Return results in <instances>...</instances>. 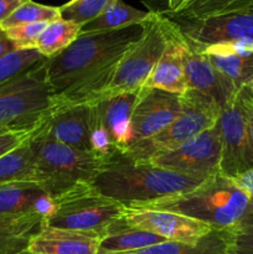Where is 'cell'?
<instances>
[{
  "label": "cell",
  "instance_id": "8992f818",
  "mask_svg": "<svg viewBox=\"0 0 253 254\" xmlns=\"http://www.w3.org/2000/svg\"><path fill=\"white\" fill-rule=\"evenodd\" d=\"M221 107L210 97L195 89L181 94V113L173 123L160 133L134 143L122 155L134 161H148L174 150L215 126L221 113Z\"/></svg>",
  "mask_w": 253,
  "mask_h": 254
},
{
  "label": "cell",
  "instance_id": "4316f807",
  "mask_svg": "<svg viewBox=\"0 0 253 254\" xmlns=\"http://www.w3.org/2000/svg\"><path fill=\"white\" fill-rule=\"evenodd\" d=\"M59 19H61L60 6H49L26 0L0 24V29L6 30L16 25L32 22H52Z\"/></svg>",
  "mask_w": 253,
  "mask_h": 254
},
{
  "label": "cell",
  "instance_id": "4dcf8cb0",
  "mask_svg": "<svg viewBox=\"0 0 253 254\" xmlns=\"http://www.w3.org/2000/svg\"><path fill=\"white\" fill-rule=\"evenodd\" d=\"M49 24L50 22H32V24L16 25L4 31L6 32L7 37L14 42L17 50L35 49L37 39Z\"/></svg>",
  "mask_w": 253,
  "mask_h": 254
},
{
  "label": "cell",
  "instance_id": "d590c367",
  "mask_svg": "<svg viewBox=\"0 0 253 254\" xmlns=\"http://www.w3.org/2000/svg\"><path fill=\"white\" fill-rule=\"evenodd\" d=\"M16 46L14 45V42L7 37L6 32L2 29H0V59L4 57L5 55L10 54V52L15 51Z\"/></svg>",
  "mask_w": 253,
  "mask_h": 254
},
{
  "label": "cell",
  "instance_id": "ac0fdd59",
  "mask_svg": "<svg viewBox=\"0 0 253 254\" xmlns=\"http://www.w3.org/2000/svg\"><path fill=\"white\" fill-rule=\"evenodd\" d=\"M52 203L54 197L37 181H17L0 186V217L45 220L51 212Z\"/></svg>",
  "mask_w": 253,
  "mask_h": 254
},
{
  "label": "cell",
  "instance_id": "277c9868",
  "mask_svg": "<svg viewBox=\"0 0 253 254\" xmlns=\"http://www.w3.org/2000/svg\"><path fill=\"white\" fill-rule=\"evenodd\" d=\"M44 124V123H42ZM36 181L55 197L83 183H92L109 163L93 151H83L50 138L41 127L31 138Z\"/></svg>",
  "mask_w": 253,
  "mask_h": 254
},
{
  "label": "cell",
  "instance_id": "52a82bcc",
  "mask_svg": "<svg viewBox=\"0 0 253 254\" xmlns=\"http://www.w3.org/2000/svg\"><path fill=\"white\" fill-rule=\"evenodd\" d=\"M123 211V203L104 196L91 183H83L55 196L51 212L41 226L104 236Z\"/></svg>",
  "mask_w": 253,
  "mask_h": 254
},
{
  "label": "cell",
  "instance_id": "44dd1931",
  "mask_svg": "<svg viewBox=\"0 0 253 254\" xmlns=\"http://www.w3.org/2000/svg\"><path fill=\"white\" fill-rule=\"evenodd\" d=\"M166 242L164 237H160L146 231L133 230L123 227L113 222L106 231L99 243L98 253H128L143 250L158 243Z\"/></svg>",
  "mask_w": 253,
  "mask_h": 254
},
{
  "label": "cell",
  "instance_id": "603a6c76",
  "mask_svg": "<svg viewBox=\"0 0 253 254\" xmlns=\"http://www.w3.org/2000/svg\"><path fill=\"white\" fill-rule=\"evenodd\" d=\"M17 181H36L31 139L0 158V186Z\"/></svg>",
  "mask_w": 253,
  "mask_h": 254
},
{
  "label": "cell",
  "instance_id": "4fadbf2b",
  "mask_svg": "<svg viewBox=\"0 0 253 254\" xmlns=\"http://www.w3.org/2000/svg\"><path fill=\"white\" fill-rule=\"evenodd\" d=\"M116 223L123 227L154 233L166 241L186 245H197L215 231L206 223L179 213L131 206H124L123 215Z\"/></svg>",
  "mask_w": 253,
  "mask_h": 254
},
{
  "label": "cell",
  "instance_id": "7402d4cb",
  "mask_svg": "<svg viewBox=\"0 0 253 254\" xmlns=\"http://www.w3.org/2000/svg\"><path fill=\"white\" fill-rule=\"evenodd\" d=\"M227 231H212L197 245L166 241L134 252L112 254H227Z\"/></svg>",
  "mask_w": 253,
  "mask_h": 254
},
{
  "label": "cell",
  "instance_id": "3957f363",
  "mask_svg": "<svg viewBox=\"0 0 253 254\" xmlns=\"http://www.w3.org/2000/svg\"><path fill=\"white\" fill-rule=\"evenodd\" d=\"M144 30L145 21L109 31L79 34L64 51L47 59V82L52 93H60L88 72L122 56L141 39Z\"/></svg>",
  "mask_w": 253,
  "mask_h": 254
},
{
  "label": "cell",
  "instance_id": "d6986e66",
  "mask_svg": "<svg viewBox=\"0 0 253 254\" xmlns=\"http://www.w3.org/2000/svg\"><path fill=\"white\" fill-rule=\"evenodd\" d=\"M103 236L94 232L41 226L26 242L27 251L40 254H98Z\"/></svg>",
  "mask_w": 253,
  "mask_h": 254
},
{
  "label": "cell",
  "instance_id": "5bb4252c",
  "mask_svg": "<svg viewBox=\"0 0 253 254\" xmlns=\"http://www.w3.org/2000/svg\"><path fill=\"white\" fill-rule=\"evenodd\" d=\"M144 89L131 114L129 145L160 133L181 113V96L156 88Z\"/></svg>",
  "mask_w": 253,
  "mask_h": 254
},
{
  "label": "cell",
  "instance_id": "7a4b0ae2",
  "mask_svg": "<svg viewBox=\"0 0 253 254\" xmlns=\"http://www.w3.org/2000/svg\"><path fill=\"white\" fill-rule=\"evenodd\" d=\"M205 179L165 170L146 161L116 156L91 184L107 197L129 206L188 192Z\"/></svg>",
  "mask_w": 253,
  "mask_h": 254
},
{
  "label": "cell",
  "instance_id": "484cf974",
  "mask_svg": "<svg viewBox=\"0 0 253 254\" xmlns=\"http://www.w3.org/2000/svg\"><path fill=\"white\" fill-rule=\"evenodd\" d=\"M253 6V0H188L178 11L170 12L181 17L201 19V17L213 16V15L226 14V12L238 11Z\"/></svg>",
  "mask_w": 253,
  "mask_h": 254
},
{
  "label": "cell",
  "instance_id": "1f68e13d",
  "mask_svg": "<svg viewBox=\"0 0 253 254\" xmlns=\"http://www.w3.org/2000/svg\"><path fill=\"white\" fill-rule=\"evenodd\" d=\"M39 128L24 129V130H11L0 134V158L4 156L5 154L12 151L14 149L19 148L24 143H26L29 139L34 136V134L36 133Z\"/></svg>",
  "mask_w": 253,
  "mask_h": 254
},
{
  "label": "cell",
  "instance_id": "d4e9b609",
  "mask_svg": "<svg viewBox=\"0 0 253 254\" xmlns=\"http://www.w3.org/2000/svg\"><path fill=\"white\" fill-rule=\"evenodd\" d=\"M81 34V25L59 19L50 22L41 32L35 49L45 57L52 59L67 49Z\"/></svg>",
  "mask_w": 253,
  "mask_h": 254
},
{
  "label": "cell",
  "instance_id": "6da1fadb",
  "mask_svg": "<svg viewBox=\"0 0 253 254\" xmlns=\"http://www.w3.org/2000/svg\"><path fill=\"white\" fill-rule=\"evenodd\" d=\"M129 206L179 213L206 223L215 231H227L252 210L253 197L232 178L218 171L188 192Z\"/></svg>",
  "mask_w": 253,
  "mask_h": 254
},
{
  "label": "cell",
  "instance_id": "7c38bea8",
  "mask_svg": "<svg viewBox=\"0 0 253 254\" xmlns=\"http://www.w3.org/2000/svg\"><path fill=\"white\" fill-rule=\"evenodd\" d=\"M221 153L220 130L215 124L179 148L154 156L146 163L175 173L207 178L220 171Z\"/></svg>",
  "mask_w": 253,
  "mask_h": 254
},
{
  "label": "cell",
  "instance_id": "5b68a950",
  "mask_svg": "<svg viewBox=\"0 0 253 254\" xmlns=\"http://www.w3.org/2000/svg\"><path fill=\"white\" fill-rule=\"evenodd\" d=\"M46 62L47 59L0 84V134L36 129L46 121L54 96L47 82Z\"/></svg>",
  "mask_w": 253,
  "mask_h": 254
},
{
  "label": "cell",
  "instance_id": "f546056e",
  "mask_svg": "<svg viewBox=\"0 0 253 254\" xmlns=\"http://www.w3.org/2000/svg\"><path fill=\"white\" fill-rule=\"evenodd\" d=\"M227 254H253V208L227 230Z\"/></svg>",
  "mask_w": 253,
  "mask_h": 254
},
{
  "label": "cell",
  "instance_id": "83f0119b",
  "mask_svg": "<svg viewBox=\"0 0 253 254\" xmlns=\"http://www.w3.org/2000/svg\"><path fill=\"white\" fill-rule=\"evenodd\" d=\"M44 218L0 217V247L12 246L17 242H27L32 235L41 227Z\"/></svg>",
  "mask_w": 253,
  "mask_h": 254
},
{
  "label": "cell",
  "instance_id": "74e56055",
  "mask_svg": "<svg viewBox=\"0 0 253 254\" xmlns=\"http://www.w3.org/2000/svg\"><path fill=\"white\" fill-rule=\"evenodd\" d=\"M15 254H40V253H32L30 252V251H27L26 248H22V250H20L19 252H16Z\"/></svg>",
  "mask_w": 253,
  "mask_h": 254
},
{
  "label": "cell",
  "instance_id": "8d00e7d4",
  "mask_svg": "<svg viewBox=\"0 0 253 254\" xmlns=\"http://www.w3.org/2000/svg\"><path fill=\"white\" fill-rule=\"evenodd\" d=\"M166 1H168V7L165 9L166 11L175 12L179 9H181L188 0H166Z\"/></svg>",
  "mask_w": 253,
  "mask_h": 254
},
{
  "label": "cell",
  "instance_id": "ba28073f",
  "mask_svg": "<svg viewBox=\"0 0 253 254\" xmlns=\"http://www.w3.org/2000/svg\"><path fill=\"white\" fill-rule=\"evenodd\" d=\"M165 44L166 36L160 14L150 10L141 39L124 52L111 83L94 103L140 89L163 55Z\"/></svg>",
  "mask_w": 253,
  "mask_h": 254
},
{
  "label": "cell",
  "instance_id": "836d02e7",
  "mask_svg": "<svg viewBox=\"0 0 253 254\" xmlns=\"http://www.w3.org/2000/svg\"><path fill=\"white\" fill-rule=\"evenodd\" d=\"M26 0H0V24Z\"/></svg>",
  "mask_w": 253,
  "mask_h": 254
},
{
  "label": "cell",
  "instance_id": "d6a6232c",
  "mask_svg": "<svg viewBox=\"0 0 253 254\" xmlns=\"http://www.w3.org/2000/svg\"><path fill=\"white\" fill-rule=\"evenodd\" d=\"M243 96H245V102H246V108H247V124H248V133H250V139L251 144H252L253 148V96L251 93L248 86L242 87Z\"/></svg>",
  "mask_w": 253,
  "mask_h": 254
},
{
  "label": "cell",
  "instance_id": "8fae6325",
  "mask_svg": "<svg viewBox=\"0 0 253 254\" xmlns=\"http://www.w3.org/2000/svg\"><path fill=\"white\" fill-rule=\"evenodd\" d=\"M156 11L170 19L184 37L201 49L241 40L253 41V6L201 19L176 16L163 10Z\"/></svg>",
  "mask_w": 253,
  "mask_h": 254
},
{
  "label": "cell",
  "instance_id": "2e32d148",
  "mask_svg": "<svg viewBox=\"0 0 253 254\" xmlns=\"http://www.w3.org/2000/svg\"><path fill=\"white\" fill-rule=\"evenodd\" d=\"M184 67L188 89H195L210 97L221 109L225 108L237 94L238 91L230 79L220 73L202 50L186 37H184Z\"/></svg>",
  "mask_w": 253,
  "mask_h": 254
},
{
  "label": "cell",
  "instance_id": "ffe728a7",
  "mask_svg": "<svg viewBox=\"0 0 253 254\" xmlns=\"http://www.w3.org/2000/svg\"><path fill=\"white\" fill-rule=\"evenodd\" d=\"M201 50L215 68L230 79L237 91L253 81V41L241 40L212 45Z\"/></svg>",
  "mask_w": 253,
  "mask_h": 254
},
{
  "label": "cell",
  "instance_id": "f1b7e54d",
  "mask_svg": "<svg viewBox=\"0 0 253 254\" xmlns=\"http://www.w3.org/2000/svg\"><path fill=\"white\" fill-rule=\"evenodd\" d=\"M117 0H71L60 6L61 19L83 26L103 14Z\"/></svg>",
  "mask_w": 253,
  "mask_h": 254
},
{
  "label": "cell",
  "instance_id": "e0dca14e",
  "mask_svg": "<svg viewBox=\"0 0 253 254\" xmlns=\"http://www.w3.org/2000/svg\"><path fill=\"white\" fill-rule=\"evenodd\" d=\"M92 127L93 107L92 104H82L51 109L41 129L59 143L78 150L93 151Z\"/></svg>",
  "mask_w": 253,
  "mask_h": 254
},
{
  "label": "cell",
  "instance_id": "f35d334b",
  "mask_svg": "<svg viewBox=\"0 0 253 254\" xmlns=\"http://www.w3.org/2000/svg\"><path fill=\"white\" fill-rule=\"evenodd\" d=\"M248 86V88H250V91H251V93H252V96H253V81L251 82L250 84H247Z\"/></svg>",
  "mask_w": 253,
  "mask_h": 254
},
{
  "label": "cell",
  "instance_id": "9a60e30c",
  "mask_svg": "<svg viewBox=\"0 0 253 254\" xmlns=\"http://www.w3.org/2000/svg\"><path fill=\"white\" fill-rule=\"evenodd\" d=\"M158 12L163 20L166 44L163 55L144 82L143 87L146 89L156 88L181 96L188 91L184 67V37L178 26L170 19L160 11Z\"/></svg>",
  "mask_w": 253,
  "mask_h": 254
},
{
  "label": "cell",
  "instance_id": "30bf717a",
  "mask_svg": "<svg viewBox=\"0 0 253 254\" xmlns=\"http://www.w3.org/2000/svg\"><path fill=\"white\" fill-rule=\"evenodd\" d=\"M220 130V171L228 178H237L253 169V148L247 124V108L242 89L221 111L217 121Z\"/></svg>",
  "mask_w": 253,
  "mask_h": 254
},
{
  "label": "cell",
  "instance_id": "9c48e42d",
  "mask_svg": "<svg viewBox=\"0 0 253 254\" xmlns=\"http://www.w3.org/2000/svg\"><path fill=\"white\" fill-rule=\"evenodd\" d=\"M145 89L126 92L92 104L93 151L111 161L122 155L130 143L131 114Z\"/></svg>",
  "mask_w": 253,
  "mask_h": 254
},
{
  "label": "cell",
  "instance_id": "cb8c5ba5",
  "mask_svg": "<svg viewBox=\"0 0 253 254\" xmlns=\"http://www.w3.org/2000/svg\"><path fill=\"white\" fill-rule=\"evenodd\" d=\"M149 15H150V11H141V10L134 9L133 6L126 4L122 0H117L103 14L84 24L81 27V34L121 29V27L129 26L131 24L145 21Z\"/></svg>",
  "mask_w": 253,
  "mask_h": 254
},
{
  "label": "cell",
  "instance_id": "e575fe53",
  "mask_svg": "<svg viewBox=\"0 0 253 254\" xmlns=\"http://www.w3.org/2000/svg\"><path fill=\"white\" fill-rule=\"evenodd\" d=\"M233 180L237 183V185L240 186L242 190H245L251 197H253V169L248 170L247 173L242 174V175L237 176Z\"/></svg>",
  "mask_w": 253,
  "mask_h": 254
}]
</instances>
